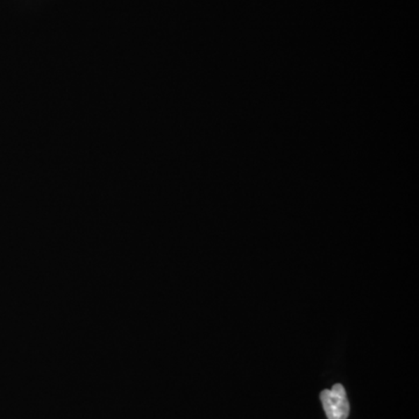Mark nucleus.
Returning a JSON list of instances; mask_svg holds the SVG:
<instances>
[{"mask_svg": "<svg viewBox=\"0 0 419 419\" xmlns=\"http://www.w3.org/2000/svg\"><path fill=\"white\" fill-rule=\"evenodd\" d=\"M323 406L329 419H347L349 415V403L346 390L342 384L337 383L332 389L320 392Z\"/></svg>", "mask_w": 419, "mask_h": 419, "instance_id": "nucleus-1", "label": "nucleus"}]
</instances>
